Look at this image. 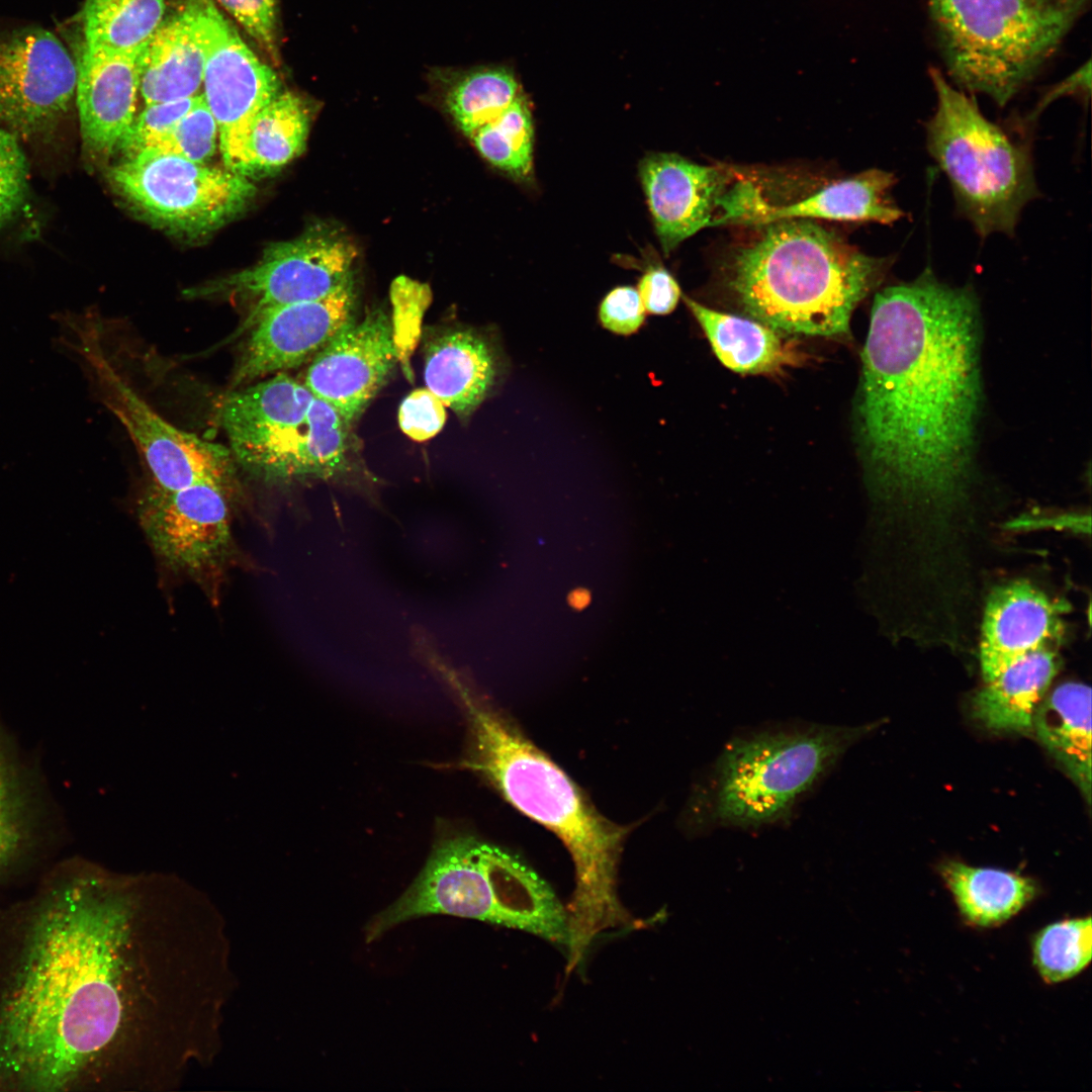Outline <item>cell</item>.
<instances>
[{
  "instance_id": "12",
  "label": "cell",
  "mask_w": 1092,
  "mask_h": 1092,
  "mask_svg": "<svg viewBox=\"0 0 1092 1092\" xmlns=\"http://www.w3.org/2000/svg\"><path fill=\"white\" fill-rule=\"evenodd\" d=\"M357 250L347 235L313 224L299 237L269 245L251 267L185 290L189 297L229 296L251 302L236 335L248 332L265 311L316 300L352 280Z\"/></svg>"
},
{
  "instance_id": "22",
  "label": "cell",
  "mask_w": 1092,
  "mask_h": 1092,
  "mask_svg": "<svg viewBox=\"0 0 1092 1092\" xmlns=\"http://www.w3.org/2000/svg\"><path fill=\"white\" fill-rule=\"evenodd\" d=\"M498 368L496 351L485 337L470 330H452L428 345L424 377L427 388L445 406L466 419L492 389Z\"/></svg>"
},
{
  "instance_id": "33",
  "label": "cell",
  "mask_w": 1092,
  "mask_h": 1092,
  "mask_svg": "<svg viewBox=\"0 0 1092 1092\" xmlns=\"http://www.w3.org/2000/svg\"><path fill=\"white\" fill-rule=\"evenodd\" d=\"M392 340L396 361L408 380L413 378L411 356L420 340L422 320L429 306L430 287L406 276L395 278L390 287Z\"/></svg>"
},
{
  "instance_id": "16",
  "label": "cell",
  "mask_w": 1092,
  "mask_h": 1092,
  "mask_svg": "<svg viewBox=\"0 0 1092 1092\" xmlns=\"http://www.w3.org/2000/svg\"><path fill=\"white\" fill-rule=\"evenodd\" d=\"M77 64L52 32L19 29L0 40V120L29 135L68 110L76 92Z\"/></svg>"
},
{
  "instance_id": "32",
  "label": "cell",
  "mask_w": 1092,
  "mask_h": 1092,
  "mask_svg": "<svg viewBox=\"0 0 1092 1092\" xmlns=\"http://www.w3.org/2000/svg\"><path fill=\"white\" fill-rule=\"evenodd\" d=\"M1090 916L1061 920L1038 931L1032 943L1034 966L1042 980L1056 984L1082 972L1092 956Z\"/></svg>"
},
{
  "instance_id": "36",
  "label": "cell",
  "mask_w": 1092,
  "mask_h": 1092,
  "mask_svg": "<svg viewBox=\"0 0 1092 1092\" xmlns=\"http://www.w3.org/2000/svg\"><path fill=\"white\" fill-rule=\"evenodd\" d=\"M199 95L172 101L146 104L122 135L117 149L125 158L151 149L195 104Z\"/></svg>"
},
{
  "instance_id": "15",
  "label": "cell",
  "mask_w": 1092,
  "mask_h": 1092,
  "mask_svg": "<svg viewBox=\"0 0 1092 1092\" xmlns=\"http://www.w3.org/2000/svg\"><path fill=\"white\" fill-rule=\"evenodd\" d=\"M640 181L663 252L706 226L731 224L745 177L723 165H701L673 153L639 163Z\"/></svg>"
},
{
  "instance_id": "13",
  "label": "cell",
  "mask_w": 1092,
  "mask_h": 1092,
  "mask_svg": "<svg viewBox=\"0 0 1092 1092\" xmlns=\"http://www.w3.org/2000/svg\"><path fill=\"white\" fill-rule=\"evenodd\" d=\"M205 39L203 99L213 115L226 169L249 178V146L258 113L281 92L275 71L261 62L211 0H199Z\"/></svg>"
},
{
  "instance_id": "34",
  "label": "cell",
  "mask_w": 1092,
  "mask_h": 1092,
  "mask_svg": "<svg viewBox=\"0 0 1092 1092\" xmlns=\"http://www.w3.org/2000/svg\"><path fill=\"white\" fill-rule=\"evenodd\" d=\"M0 737V880L17 859L27 833V800Z\"/></svg>"
},
{
  "instance_id": "9",
  "label": "cell",
  "mask_w": 1092,
  "mask_h": 1092,
  "mask_svg": "<svg viewBox=\"0 0 1092 1092\" xmlns=\"http://www.w3.org/2000/svg\"><path fill=\"white\" fill-rule=\"evenodd\" d=\"M930 76L937 102L926 123L927 148L959 210L983 238L1013 235L1021 210L1039 194L1029 145L987 119L939 71Z\"/></svg>"
},
{
  "instance_id": "43",
  "label": "cell",
  "mask_w": 1092,
  "mask_h": 1092,
  "mask_svg": "<svg viewBox=\"0 0 1092 1092\" xmlns=\"http://www.w3.org/2000/svg\"><path fill=\"white\" fill-rule=\"evenodd\" d=\"M569 602L573 608H584L589 602V595L585 590H575L571 594Z\"/></svg>"
},
{
  "instance_id": "42",
  "label": "cell",
  "mask_w": 1092,
  "mask_h": 1092,
  "mask_svg": "<svg viewBox=\"0 0 1092 1092\" xmlns=\"http://www.w3.org/2000/svg\"><path fill=\"white\" fill-rule=\"evenodd\" d=\"M1006 527L1012 530H1030L1039 528H1053L1058 530L1075 531L1076 533H1090V517L1066 514L1055 517H1026L1009 522Z\"/></svg>"
},
{
  "instance_id": "41",
  "label": "cell",
  "mask_w": 1092,
  "mask_h": 1092,
  "mask_svg": "<svg viewBox=\"0 0 1092 1092\" xmlns=\"http://www.w3.org/2000/svg\"><path fill=\"white\" fill-rule=\"evenodd\" d=\"M637 290L645 311L657 315L670 313L681 294L675 278L660 265L646 268L638 281Z\"/></svg>"
},
{
  "instance_id": "18",
  "label": "cell",
  "mask_w": 1092,
  "mask_h": 1092,
  "mask_svg": "<svg viewBox=\"0 0 1092 1092\" xmlns=\"http://www.w3.org/2000/svg\"><path fill=\"white\" fill-rule=\"evenodd\" d=\"M391 322L381 309L352 315L309 361L304 385L349 424L365 411L395 364Z\"/></svg>"
},
{
  "instance_id": "30",
  "label": "cell",
  "mask_w": 1092,
  "mask_h": 1092,
  "mask_svg": "<svg viewBox=\"0 0 1092 1092\" xmlns=\"http://www.w3.org/2000/svg\"><path fill=\"white\" fill-rule=\"evenodd\" d=\"M471 139L482 157L494 167L520 182L532 178L534 127L529 105L522 95Z\"/></svg>"
},
{
  "instance_id": "19",
  "label": "cell",
  "mask_w": 1092,
  "mask_h": 1092,
  "mask_svg": "<svg viewBox=\"0 0 1092 1092\" xmlns=\"http://www.w3.org/2000/svg\"><path fill=\"white\" fill-rule=\"evenodd\" d=\"M1028 580L996 586L989 595L982 621L980 665L985 682L998 676L1024 654L1060 643L1062 616L1069 611Z\"/></svg>"
},
{
  "instance_id": "14",
  "label": "cell",
  "mask_w": 1092,
  "mask_h": 1092,
  "mask_svg": "<svg viewBox=\"0 0 1092 1092\" xmlns=\"http://www.w3.org/2000/svg\"><path fill=\"white\" fill-rule=\"evenodd\" d=\"M229 489L196 483L179 489L152 484L140 499V525L169 567L192 577L218 571L234 548Z\"/></svg>"
},
{
  "instance_id": "6",
  "label": "cell",
  "mask_w": 1092,
  "mask_h": 1092,
  "mask_svg": "<svg viewBox=\"0 0 1092 1092\" xmlns=\"http://www.w3.org/2000/svg\"><path fill=\"white\" fill-rule=\"evenodd\" d=\"M863 728L797 723L733 736L695 794L702 829H758L788 819Z\"/></svg>"
},
{
  "instance_id": "7",
  "label": "cell",
  "mask_w": 1092,
  "mask_h": 1092,
  "mask_svg": "<svg viewBox=\"0 0 1092 1092\" xmlns=\"http://www.w3.org/2000/svg\"><path fill=\"white\" fill-rule=\"evenodd\" d=\"M217 416L234 459L266 481L370 486L352 459L351 424L286 373L232 389Z\"/></svg>"
},
{
  "instance_id": "39",
  "label": "cell",
  "mask_w": 1092,
  "mask_h": 1092,
  "mask_svg": "<svg viewBox=\"0 0 1092 1092\" xmlns=\"http://www.w3.org/2000/svg\"><path fill=\"white\" fill-rule=\"evenodd\" d=\"M271 58L277 59L275 0H216Z\"/></svg>"
},
{
  "instance_id": "23",
  "label": "cell",
  "mask_w": 1092,
  "mask_h": 1092,
  "mask_svg": "<svg viewBox=\"0 0 1092 1092\" xmlns=\"http://www.w3.org/2000/svg\"><path fill=\"white\" fill-rule=\"evenodd\" d=\"M896 177L888 171L870 169L824 186L796 202H766L748 226L792 218L874 221L891 224L905 215L891 196Z\"/></svg>"
},
{
  "instance_id": "20",
  "label": "cell",
  "mask_w": 1092,
  "mask_h": 1092,
  "mask_svg": "<svg viewBox=\"0 0 1092 1092\" xmlns=\"http://www.w3.org/2000/svg\"><path fill=\"white\" fill-rule=\"evenodd\" d=\"M138 54L84 43L77 61L76 102L84 146L107 157L135 117Z\"/></svg>"
},
{
  "instance_id": "4",
  "label": "cell",
  "mask_w": 1092,
  "mask_h": 1092,
  "mask_svg": "<svg viewBox=\"0 0 1092 1092\" xmlns=\"http://www.w3.org/2000/svg\"><path fill=\"white\" fill-rule=\"evenodd\" d=\"M759 226L729 260L728 286L744 312L779 333L847 334L892 259L868 256L813 219Z\"/></svg>"
},
{
  "instance_id": "29",
  "label": "cell",
  "mask_w": 1092,
  "mask_h": 1092,
  "mask_svg": "<svg viewBox=\"0 0 1092 1092\" xmlns=\"http://www.w3.org/2000/svg\"><path fill=\"white\" fill-rule=\"evenodd\" d=\"M165 0H86L82 11L85 43L139 54L164 20Z\"/></svg>"
},
{
  "instance_id": "28",
  "label": "cell",
  "mask_w": 1092,
  "mask_h": 1092,
  "mask_svg": "<svg viewBox=\"0 0 1092 1092\" xmlns=\"http://www.w3.org/2000/svg\"><path fill=\"white\" fill-rule=\"evenodd\" d=\"M309 111L301 97L281 91L257 115L249 146V178L281 170L304 150Z\"/></svg>"
},
{
  "instance_id": "24",
  "label": "cell",
  "mask_w": 1092,
  "mask_h": 1092,
  "mask_svg": "<svg viewBox=\"0 0 1092 1092\" xmlns=\"http://www.w3.org/2000/svg\"><path fill=\"white\" fill-rule=\"evenodd\" d=\"M1053 647L1024 654L979 691L973 714L985 727L1001 731H1025L1032 727L1038 705L1059 669Z\"/></svg>"
},
{
  "instance_id": "2",
  "label": "cell",
  "mask_w": 1092,
  "mask_h": 1092,
  "mask_svg": "<svg viewBox=\"0 0 1092 1092\" xmlns=\"http://www.w3.org/2000/svg\"><path fill=\"white\" fill-rule=\"evenodd\" d=\"M83 867L0 908V1091L82 1086L123 1019L129 901Z\"/></svg>"
},
{
  "instance_id": "31",
  "label": "cell",
  "mask_w": 1092,
  "mask_h": 1092,
  "mask_svg": "<svg viewBox=\"0 0 1092 1092\" xmlns=\"http://www.w3.org/2000/svg\"><path fill=\"white\" fill-rule=\"evenodd\" d=\"M520 95L512 73L503 68H484L460 78L448 92L446 103L459 128L471 138Z\"/></svg>"
},
{
  "instance_id": "35",
  "label": "cell",
  "mask_w": 1092,
  "mask_h": 1092,
  "mask_svg": "<svg viewBox=\"0 0 1092 1092\" xmlns=\"http://www.w3.org/2000/svg\"><path fill=\"white\" fill-rule=\"evenodd\" d=\"M217 135L215 119L199 95L192 108L151 149L205 163L215 152Z\"/></svg>"
},
{
  "instance_id": "8",
  "label": "cell",
  "mask_w": 1092,
  "mask_h": 1092,
  "mask_svg": "<svg viewBox=\"0 0 1092 1092\" xmlns=\"http://www.w3.org/2000/svg\"><path fill=\"white\" fill-rule=\"evenodd\" d=\"M1088 0H928L950 75L1004 106L1034 76Z\"/></svg>"
},
{
  "instance_id": "5",
  "label": "cell",
  "mask_w": 1092,
  "mask_h": 1092,
  "mask_svg": "<svg viewBox=\"0 0 1092 1092\" xmlns=\"http://www.w3.org/2000/svg\"><path fill=\"white\" fill-rule=\"evenodd\" d=\"M432 915L475 919L568 945L567 912L550 886L520 858L470 836L439 842L412 886L367 924L365 939Z\"/></svg>"
},
{
  "instance_id": "11",
  "label": "cell",
  "mask_w": 1092,
  "mask_h": 1092,
  "mask_svg": "<svg viewBox=\"0 0 1092 1092\" xmlns=\"http://www.w3.org/2000/svg\"><path fill=\"white\" fill-rule=\"evenodd\" d=\"M107 177L152 223L192 236L234 218L256 193L244 175L152 149L112 166Z\"/></svg>"
},
{
  "instance_id": "26",
  "label": "cell",
  "mask_w": 1092,
  "mask_h": 1092,
  "mask_svg": "<svg viewBox=\"0 0 1092 1092\" xmlns=\"http://www.w3.org/2000/svg\"><path fill=\"white\" fill-rule=\"evenodd\" d=\"M1037 737L1090 801L1091 689L1065 682L1038 705L1032 720Z\"/></svg>"
},
{
  "instance_id": "3",
  "label": "cell",
  "mask_w": 1092,
  "mask_h": 1092,
  "mask_svg": "<svg viewBox=\"0 0 1092 1092\" xmlns=\"http://www.w3.org/2000/svg\"><path fill=\"white\" fill-rule=\"evenodd\" d=\"M439 676L460 699L470 722L471 748L463 766L483 776L568 849L575 871L568 947L571 957L581 958L593 938L622 916L616 876L628 828L602 816L550 758L475 697L451 664Z\"/></svg>"
},
{
  "instance_id": "27",
  "label": "cell",
  "mask_w": 1092,
  "mask_h": 1092,
  "mask_svg": "<svg viewBox=\"0 0 1092 1092\" xmlns=\"http://www.w3.org/2000/svg\"><path fill=\"white\" fill-rule=\"evenodd\" d=\"M941 876L963 919L974 926L1000 925L1021 911L1035 896L1030 879L990 868H975L951 860Z\"/></svg>"
},
{
  "instance_id": "21",
  "label": "cell",
  "mask_w": 1092,
  "mask_h": 1092,
  "mask_svg": "<svg viewBox=\"0 0 1092 1092\" xmlns=\"http://www.w3.org/2000/svg\"><path fill=\"white\" fill-rule=\"evenodd\" d=\"M136 65L146 104L197 95L205 66L199 0L164 18L139 52Z\"/></svg>"
},
{
  "instance_id": "17",
  "label": "cell",
  "mask_w": 1092,
  "mask_h": 1092,
  "mask_svg": "<svg viewBox=\"0 0 1092 1092\" xmlns=\"http://www.w3.org/2000/svg\"><path fill=\"white\" fill-rule=\"evenodd\" d=\"M355 301L352 279L323 298L263 312L248 330L231 388L309 362L353 315Z\"/></svg>"
},
{
  "instance_id": "10",
  "label": "cell",
  "mask_w": 1092,
  "mask_h": 1092,
  "mask_svg": "<svg viewBox=\"0 0 1092 1092\" xmlns=\"http://www.w3.org/2000/svg\"><path fill=\"white\" fill-rule=\"evenodd\" d=\"M67 326L74 336L71 346L87 365L102 402L143 455L154 484L179 489L213 483L229 489L235 478L231 450L173 426L144 400L112 365L97 324L72 321Z\"/></svg>"
},
{
  "instance_id": "40",
  "label": "cell",
  "mask_w": 1092,
  "mask_h": 1092,
  "mask_svg": "<svg viewBox=\"0 0 1092 1092\" xmlns=\"http://www.w3.org/2000/svg\"><path fill=\"white\" fill-rule=\"evenodd\" d=\"M645 308L637 288L618 286L612 289L599 306V320L608 331L628 336L636 333L644 323Z\"/></svg>"
},
{
  "instance_id": "37",
  "label": "cell",
  "mask_w": 1092,
  "mask_h": 1092,
  "mask_svg": "<svg viewBox=\"0 0 1092 1092\" xmlns=\"http://www.w3.org/2000/svg\"><path fill=\"white\" fill-rule=\"evenodd\" d=\"M26 180L27 164L15 134L0 129V224L23 204Z\"/></svg>"
},
{
  "instance_id": "38",
  "label": "cell",
  "mask_w": 1092,
  "mask_h": 1092,
  "mask_svg": "<svg viewBox=\"0 0 1092 1092\" xmlns=\"http://www.w3.org/2000/svg\"><path fill=\"white\" fill-rule=\"evenodd\" d=\"M444 403L428 388L411 392L398 410L401 431L415 441H426L437 435L445 425Z\"/></svg>"
},
{
  "instance_id": "25",
  "label": "cell",
  "mask_w": 1092,
  "mask_h": 1092,
  "mask_svg": "<svg viewBox=\"0 0 1092 1092\" xmlns=\"http://www.w3.org/2000/svg\"><path fill=\"white\" fill-rule=\"evenodd\" d=\"M716 357L742 374L771 373L799 362L800 355L779 332L753 318L711 309L684 296Z\"/></svg>"
},
{
  "instance_id": "1",
  "label": "cell",
  "mask_w": 1092,
  "mask_h": 1092,
  "mask_svg": "<svg viewBox=\"0 0 1092 1092\" xmlns=\"http://www.w3.org/2000/svg\"><path fill=\"white\" fill-rule=\"evenodd\" d=\"M861 360L858 436L877 486L906 510L947 513L967 495L982 397L974 291L929 268L884 288Z\"/></svg>"
}]
</instances>
